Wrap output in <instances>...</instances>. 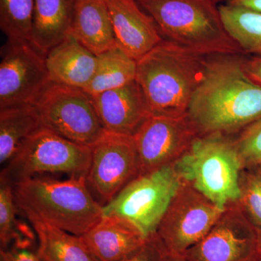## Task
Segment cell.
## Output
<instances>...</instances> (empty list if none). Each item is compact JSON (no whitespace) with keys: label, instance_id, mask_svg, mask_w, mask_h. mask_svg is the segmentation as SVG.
Returning a JSON list of instances; mask_svg holds the SVG:
<instances>
[{"label":"cell","instance_id":"obj_1","mask_svg":"<svg viewBox=\"0 0 261 261\" xmlns=\"http://www.w3.org/2000/svg\"><path fill=\"white\" fill-rule=\"evenodd\" d=\"M238 55L206 56L187 116L199 136L236 137L261 118V87L243 69Z\"/></svg>","mask_w":261,"mask_h":261},{"label":"cell","instance_id":"obj_2","mask_svg":"<svg viewBox=\"0 0 261 261\" xmlns=\"http://www.w3.org/2000/svg\"><path fill=\"white\" fill-rule=\"evenodd\" d=\"M13 188L17 208L31 224L49 225L81 236L104 215L85 176L61 181L34 176L15 183Z\"/></svg>","mask_w":261,"mask_h":261},{"label":"cell","instance_id":"obj_3","mask_svg":"<svg viewBox=\"0 0 261 261\" xmlns=\"http://www.w3.org/2000/svg\"><path fill=\"white\" fill-rule=\"evenodd\" d=\"M205 57L163 40L137 61L135 80L151 115L179 117L187 114Z\"/></svg>","mask_w":261,"mask_h":261},{"label":"cell","instance_id":"obj_4","mask_svg":"<svg viewBox=\"0 0 261 261\" xmlns=\"http://www.w3.org/2000/svg\"><path fill=\"white\" fill-rule=\"evenodd\" d=\"M164 40L202 56L242 53L212 0H137Z\"/></svg>","mask_w":261,"mask_h":261},{"label":"cell","instance_id":"obj_5","mask_svg":"<svg viewBox=\"0 0 261 261\" xmlns=\"http://www.w3.org/2000/svg\"><path fill=\"white\" fill-rule=\"evenodd\" d=\"M173 167L182 181L224 210L240 198V178L245 165L235 137L198 136Z\"/></svg>","mask_w":261,"mask_h":261},{"label":"cell","instance_id":"obj_6","mask_svg":"<svg viewBox=\"0 0 261 261\" xmlns=\"http://www.w3.org/2000/svg\"><path fill=\"white\" fill-rule=\"evenodd\" d=\"M90 162V147L41 127L24 141L5 165L1 178L13 185L42 173H65L70 177H86Z\"/></svg>","mask_w":261,"mask_h":261},{"label":"cell","instance_id":"obj_7","mask_svg":"<svg viewBox=\"0 0 261 261\" xmlns=\"http://www.w3.org/2000/svg\"><path fill=\"white\" fill-rule=\"evenodd\" d=\"M182 183L173 165L139 175L103 206V212L126 220L148 238L156 233Z\"/></svg>","mask_w":261,"mask_h":261},{"label":"cell","instance_id":"obj_8","mask_svg":"<svg viewBox=\"0 0 261 261\" xmlns=\"http://www.w3.org/2000/svg\"><path fill=\"white\" fill-rule=\"evenodd\" d=\"M34 106L42 128L91 147L106 134L93 99L83 89L51 82Z\"/></svg>","mask_w":261,"mask_h":261},{"label":"cell","instance_id":"obj_9","mask_svg":"<svg viewBox=\"0 0 261 261\" xmlns=\"http://www.w3.org/2000/svg\"><path fill=\"white\" fill-rule=\"evenodd\" d=\"M223 211L183 181L161 220L156 235L166 252L183 255L208 233Z\"/></svg>","mask_w":261,"mask_h":261},{"label":"cell","instance_id":"obj_10","mask_svg":"<svg viewBox=\"0 0 261 261\" xmlns=\"http://www.w3.org/2000/svg\"><path fill=\"white\" fill-rule=\"evenodd\" d=\"M51 82L45 55L29 41L8 39L1 50L0 109L35 104Z\"/></svg>","mask_w":261,"mask_h":261},{"label":"cell","instance_id":"obj_11","mask_svg":"<svg viewBox=\"0 0 261 261\" xmlns=\"http://www.w3.org/2000/svg\"><path fill=\"white\" fill-rule=\"evenodd\" d=\"M90 148L86 179L92 195L104 206L140 175L135 140L133 137L106 132Z\"/></svg>","mask_w":261,"mask_h":261},{"label":"cell","instance_id":"obj_12","mask_svg":"<svg viewBox=\"0 0 261 261\" xmlns=\"http://www.w3.org/2000/svg\"><path fill=\"white\" fill-rule=\"evenodd\" d=\"M260 233L238 202L228 205L208 233L183 254L188 261H255Z\"/></svg>","mask_w":261,"mask_h":261},{"label":"cell","instance_id":"obj_13","mask_svg":"<svg viewBox=\"0 0 261 261\" xmlns=\"http://www.w3.org/2000/svg\"><path fill=\"white\" fill-rule=\"evenodd\" d=\"M198 136L187 114L179 117L150 115L133 136L140 175L173 165Z\"/></svg>","mask_w":261,"mask_h":261},{"label":"cell","instance_id":"obj_14","mask_svg":"<svg viewBox=\"0 0 261 261\" xmlns=\"http://www.w3.org/2000/svg\"><path fill=\"white\" fill-rule=\"evenodd\" d=\"M116 44L138 61L164 39L137 0H106Z\"/></svg>","mask_w":261,"mask_h":261},{"label":"cell","instance_id":"obj_15","mask_svg":"<svg viewBox=\"0 0 261 261\" xmlns=\"http://www.w3.org/2000/svg\"><path fill=\"white\" fill-rule=\"evenodd\" d=\"M92 97L101 123L109 133L133 137L151 115L136 80Z\"/></svg>","mask_w":261,"mask_h":261},{"label":"cell","instance_id":"obj_16","mask_svg":"<svg viewBox=\"0 0 261 261\" xmlns=\"http://www.w3.org/2000/svg\"><path fill=\"white\" fill-rule=\"evenodd\" d=\"M81 238L99 261L123 260L147 239L126 220L106 215Z\"/></svg>","mask_w":261,"mask_h":261},{"label":"cell","instance_id":"obj_17","mask_svg":"<svg viewBox=\"0 0 261 261\" xmlns=\"http://www.w3.org/2000/svg\"><path fill=\"white\" fill-rule=\"evenodd\" d=\"M97 56L69 35L46 55L49 80L53 83L84 89L93 77Z\"/></svg>","mask_w":261,"mask_h":261},{"label":"cell","instance_id":"obj_18","mask_svg":"<svg viewBox=\"0 0 261 261\" xmlns=\"http://www.w3.org/2000/svg\"><path fill=\"white\" fill-rule=\"evenodd\" d=\"M71 33L96 56L116 45L106 0H76Z\"/></svg>","mask_w":261,"mask_h":261},{"label":"cell","instance_id":"obj_19","mask_svg":"<svg viewBox=\"0 0 261 261\" xmlns=\"http://www.w3.org/2000/svg\"><path fill=\"white\" fill-rule=\"evenodd\" d=\"M76 0H34L32 44L43 54L71 33Z\"/></svg>","mask_w":261,"mask_h":261},{"label":"cell","instance_id":"obj_20","mask_svg":"<svg viewBox=\"0 0 261 261\" xmlns=\"http://www.w3.org/2000/svg\"><path fill=\"white\" fill-rule=\"evenodd\" d=\"M137 74V61L118 44L97 56L92 80L83 89L91 97L134 82Z\"/></svg>","mask_w":261,"mask_h":261},{"label":"cell","instance_id":"obj_21","mask_svg":"<svg viewBox=\"0 0 261 261\" xmlns=\"http://www.w3.org/2000/svg\"><path fill=\"white\" fill-rule=\"evenodd\" d=\"M42 127L34 105L0 109V163L6 165L23 144Z\"/></svg>","mask_w":261,"mask_h":261},{"label":"cell","instance_id":"obj_22","mask_svg":"<svg viewBox=\"0 0 261 261\" xmlns=\"http://www.w3.org/2000/svg\"><path fill=\"white\" fill-rule=\"evenodd\" d=\"M37 252L42 261H99L79 235L64 230L35 223Z\"/></svg>","mask_w":261,"mask_h":261},{"label":"cell","instance_id":"obj_23","mask_svg":"<svg viewBox=\"0 0 261 261\" xmlns=\"http://www.w3.org/2000/svg\"><path fill=\"white\" fill-rule=\"evenodd\" d=\"M219 8L226 30L240 50L261 56V12L226 3Z\"/></svg>","mask_w":261,"mask_h":261},{"label":"cell","instance_id":"obj_24","mask_svg":"<svg viewBox=\"0 0 261 261\" xmlns=\"http://www.w3.org/2000/svg\"><path fill=\"white\" fill-rule=\"evenodd\" d=\"M13 185L1 178L0 185V245L2 250L18 247L33 249L36 235L27 225L19 222L16 217Z\"/></svg>","mask_w":261,"mask_h":261},{"label":"cell","instance_id":"obj_25","mask_svg":"<svg viewBox=\"0 0 261 261\" xmlns=\"http://www.w3.org/2000/svg\"><path fill=\"white\" fill-rule=\"evenodd\" d=\"M34 10V0H0V28L8 39L31 42Z\"/></svg>","mask_w":261,"mask_h":261},{"label":"cell","instance_id":"obj_26","mask_svg":"<svg viewBox=\"0 0 261 261\" xmlns=\"http://www.w3.org/2000/svg\"><path fill=\"white\" fill-rule=\"evenodd\" d=\"M240 209L261 233V166H246L240 178Z\"/></svg>","mask_w":261,"mask_h":261},{"label":"cell","instance_id":"obj_27","mask_svg":"<svg viewBox=\"0 0 261 261\" xmlns=\"http://www.w3.org/2000/svg\"><path fill=\"white\" fill-rule=\"evenodd\" d=\"M235 142L245 167L261 166V118L237 135Z\"/></svg>","mask_w":261,"mask_h":261},{"label":"cell","instance_id":"obj_28","mask_svg":"<svg viewBox=\"0 0 261 261\" xmlns=\"http://www.w3.org/2000/svg\"><path fill=\"white\" fill-rule=\"evenodd\" d=\"M166 251L156 233L133 253L121 261H165Z\"/></svg>","mask_w":261,"mask_h":261},{"label":"cell","instance_id":"obj_29","mask_svg":"<svg viewBox=\"0 0 261 261\" xmlns=\"http://www.w3.org/2000/svg\"><path fill=\"white\" fill-rule=\"evenodd\" d=\"M0 261H42L33 249L11 248L0 250Z\"/></svg>","mask_w":261,"mask_h":261},{"label":"cell","instance_id":"obj_30","mask_svg":"<svg viewBox=\"0 0 261 261\" xmlns=\"http://www.w3.org/2000/svg\"><path fill=\"white\" fill-rule=\"evenodd\" d=\"M243 66L247 76L261 87V56L244 59Z\"/></svg>","mask_w":261,"mask_h":261},{"label":"cell","instance_id":"obj_31","mask_svg":"<svg viewBox=\"0 0 261 261\" xmlns=\"http://www.w3.org/2000/svg\"><path fill=\"white\" fill-rule=\"evenodd\" d=\"M226 3L261 12V0H228Z\"/></svg>","mask_w":261,"mask_h":261},{"label":"cell","instance_id":"obj_32","mask_svg":"<svg viewBox=\"0 0 261 261\" xmlns=\"http://www.w3.org/2000/svg\"><path fill=\"white\" fill-rule=\"evenodd\" d=\"M165 261H188L183 255L180 254H170L166 252Z\"/></svg>","mask_w":261,"mask_h":261},{"label":"cell","instance_id":"obj_33","mask_svg":"<svg viewBox=\"0 0 261 261\" xmlns=\"http://www.w3.org/2000/svg\"><path fill=\"white\" fill-rule=\"evenodd\" d=\"M212 1L214 2V3H216V5H217L218 3H224V2L227 3L228 0H212Z\"/></svg>","mask_w":261,"mask_h":261},{"label":"cell","instance_id":"obj_34","mask_svg":"<svg viewBox=\"0 0 261 261\" xmlns=\"http://www.w3.org/2000/svg\"><path fill=\"white\" fill-rule=\"evenodd\" d=\"M255 261H261V254H259L258 256L255 259Z\"/></svg>","mask_w":261,"mask_h":261},{"label":"cell","instance_id":"obj_35","mask_svg":"<svg viewBox=\"0 0 261 261\" xmlns=\"http://www.w3.org/2000/svg\"><path fill=\"white\" fill-rule=\"evenodd\" d=\"M260 253L261 254V233H260Z\"/></svg>","mask_w":261,"mask_h":261}]
</instances>
